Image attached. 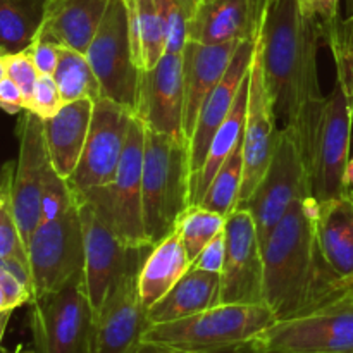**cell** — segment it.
Wrapping results in <instances>:
<instances>
[{
  "instance_id": "1",
  "label": "cell",
  "mask_w": 353,
  "mask_h": 353,
  "mask_svg": "<svg viewBox=\"0 0 353 353\" xmlns=\"http://www.w3.org/2000/svg\"><path fill=\"white\" fill-rule=\"evenodd\" d=\"M303 196L290 205L262 243L264 303L276 321L307 316L353 293L324 261Z\"/></svg>"
},
{
  "instance_id": "2",
  "label": "cell",
  "mask_w": 353,
  "mask_h": 353,
  "mask_svg": "<svg viewBox=\"0 0 353 353\" xmlns=\"http://www.w3.org/2000/svg\"><path fill=\"white\" fill-rule=\"evenodd\" d=\"M321 40V23L303 14L296 0H265L255 55L276 119L285 121V126L307 103L323 97L317 69Z\"/></svg>"
},
{
  "instance_id": "3",
  "label": "cell",
  "mask_w": 353,
  "mask_h": 353,
  "mask_svg": "<svg viewBox=\"0 0 353 353\" xmlns=\"http://www.w3.org/2000/svg\"><path fill=\"white\" fill-rule=\"evenodd\" d=\"M288 126L295 131L310 193L327 202L347 192L345 169L350 159L353 92L336 71L333 92L312 100Z\"/></svg>"
},
{
  "instance_id": "4",
  "label": "cell",
  "mask_w": 353,
  "mask_h": 353,
  "mask_svg": "<svg viewBox=\"0 0 353 353\" xmlns=\"http://www.w3.org/2000/svg\"><path fill=\"white\" fill-rule=\"evenodd\" d=\"M274 323V312L265 303H219L183 319L152 324L141 340L188 352L217 353L250 347Z\"/></svg>"
},
{
  "instance_id": "5",
  "label": "cell",
  "mask_w": 353,
  "mask_h": 353,
  "mask_svg": "<svg viewBox=\"0 0 353 353\" xmlns=\"http://www.w3.org/2000/svg\"><path fill=\"white\" fill-rule=\"evenodd\" d=\"M188 143L145 128L141 203L152 245L176 230L178 217L190 205Z\"/></svg>"
},
{
  "instance_id": "6",
  "label": "cell",
  "mask_w": 353,
  "mask_h": 353,
  "mask_svg": "<svg viewBox=\"0 0 353 353\" xmlns=\"http://www.w3.org/2000/svg\"><path fill=\"white\" fill-rule=\"evenodd\" d=\"M145 124L133 116L123 157L112 181L86 193H76L92 205L97 216L114 231L126 247H154L145 231L141 203Z\"/></svg>"
},
{
  "instance_id": "7",
  "label": "cell",
  "mask_w": 353,
  "mask_h": 353,
  "mask_svg": "<svg viewBox=\"0 0 353 353\" xmlns=\"http://www.w3.org/2000/svg\"><path fill=\"white\" fill-rule=\"evenodd\" d=\"M30 324L37 353H92L95 312L85 288V274L30 302Z\"/></svg>"
},
{
  "instance_id": "8",
  "label": "cell",
  "mask_w": 353,
  "mask_h": 353,
  "mask_svg": "<svg viewBox=\"0 0 353 353\" xmlns=\"http://www.w3.org/2000/svg\"><path fill=\"white\" fill-rule=\"evenodd\" d=\"M252 352L353 353V293L293 319L276 321L250 345Z\"/></svg>"
},
{
  "instance_id": "9",
  "label": "cell",
  "mask_w": 353,
  "mask_h": 353,
  "mask_svg": "<svg viewBox=\"0 0 353 353\" xmlns=\"http://www.w3.org/2000/svg\"><path fill=\"white\" fill-rule=\"evenodd\" d=\"M33 296L54 292L85 271L78 196L59 217L37 226L28 243ZM31 296V299H33Z\"/></svg>"
},
{
  "instance_id": "10",
  "label": "cell",
  "mask_w": 353,
  "mask_h": 353,
  "mask_svg": "<svg viewBox=\"0 0 353 353\" xmlns=\"http://www.w3.org/2000/svg\"><path fill=\"white\" fill-rule=\"evenodd\" d=\"M85 55L99 79L102 97L134 112L140 69L134 64L124 0H109L99 31Z\"/></svg>"
},
{
  "instance_id": "11",
  "label": "cell",
  "mask_w": 353,
  "mask_h": 353,
  "mask_svg": "<svg viewBox=\"0 0 353 353\" xmlns=\"http://www.w3.org/2000/svg\"><path fill=\"white\" fill-rule=\"evenodd\" d=\"M303 195H312L309 179L295 131L292 126H285L279 131L274 155L264 178L250 199L241 205V209H247L254 217L261 245L269 236L272 228L281 221L290 205Z\"/></svg>"
},
{
  "instance_id": "12",
  "label": "cell",
  "mask_w": 353,
  "mask_h": 353,
  "mask_svg": "<svg viewBox=\"0 0 353 353\" xmlns=\"http://www.w3.org/2000/svg\"><path fill=\"white\" fill-rule=\"evenodd\" d=\"M134 112L114 100L99 99L93 105L88 138L69 186L74 193H86L109 185L116 176Z\"/></svg>"
},
{
  "instance_id": "13",
  "label": "cell",
  "mask_w": 353,
  "mask_h": 353,
  "mask_svg": "<svg viewBox=\"0 0 353 353\" xmlns=\"http://www.w3.org/2000/svg\"><path fill=\"white\" fill-rule=\"evenodd\" d=\"M78 203L85 247V288L97 312L116 283L131 269L141 268L152 247H126L88 202L78 196Z\"/></svg>"
},
{
  "instance_id": "14",
  "label": "cell",
  "mask_w": 353,
  "mask_h": 353,
  "mask_svg": "<svg viewBox=\"0 0 353 353\" xmlns=\"http://www.w3.org/2000/svg\"><path fill=\"white\" fill-rule=\"evenodd\" d=\"M224 243L219 303H264L262 245L254 217L247 209L236 207L226 217Z\"/></svg>"
},
{
  "instance_id": "15",
  "label": "cell",
  "mask_w": 353,
  "mask_h": 353,
  "mask_svg": "<svg viewBox=\"0 0 353 353\" xmlns=\"http://www.w3.org/2000/svg\"><path fill=\"white\" fill-rule=\"evenodd\" d=\"M19 155L14 162L10 179V205L24 245L40 224V199L43 174L50 157L45 141L43 121L37 114L24 110L19 124Z\"/></svg>"
},
{
  "instance_id": "16",
  "label": "cell",
  "mask_w": 353,
  "mask_h": 353,
  "mask_svg": "<svg viewBox=\"0 0 353 353\" xmlns=\"http://www.w3.org/2000/svg\"><path fill=\"white\" fill-rule=\"evenodd\" d=\"M183 54H164L154 68L140 71L134 116L148 130L188 143L183 131Z\"/></svg>"
},
{
  "instance_id": "17",
  "label": "cell",
  "mask_w": 353,
  "mask_h": 353,
  "mask_svg": "<svg viewBox=\"0 0 353 353\" xmlns=\"http://www.w3.org/2000/svg\"><path fill=\"white\" fill-rule=\"evenodd\" d=\"M140 269L128 271L95 312L92 353H131L150 327L138 292Z\"/></svg>"
},
{
  "instance_id": "18",
  "label": "cell",
  "mask_w": 353,
  "mask_h": 353,
  "mask_svg": "<svg viewBox=\"0 0 353 353\" xmlns=\"http://www.w3.org/2000/svg\"><path fill=\"white\" fill-rule=\"evenodd\" d=\"M278 137L279 131L276 130L274 110L265 88L261 62L254 52L250 65V95L243 130V179L238 207L250 199L264 178L274 155Z\"/></svg>"
},
{
  "instance_id": "19",
  "label": "cell",
  "mask_w": 353,
  "mask_h": 353,
  "mask_svg": "<svg viewBox=\"0 0 353 353\" xmlns=\"http://www.w3.org/2000/svg\"><path fill=\"white\" fill-rule=\"evenodd\" d=\"M255 41H241L238 45L236 52L233 55L230 68L226 74L221 78V81L214 86L212 92L207 95L200 107L199 117H196L195 130H193L192 140H190V192L195 186L199 174L202 172L203 164H205L207 154H209L210 143L230 114L233 107L234 99L243 85L245 78L250 72L252 59H254Z\"/></svg>"
},
{
  "instance_id": "20",
  "label": "cell",
  "mask_w": 353,
  "mask_h": 353,
  "mask_svg": "<svg viewBox=\"0 0 353 353\" xmlns=\"http://www.w3.org/2000/svg\"><path fill=\"white\" fill-rule=\"evenodd\" d=\"M265 0H203L186 24L188 40L203 45L257 41Z\"/></svg>"
},
{
  "instance_id": "21",
  "label": "cell",
  "mask_w": 353,
  "mask_h": 353,
  "mask_svg": "<svg viewBox=\"0 0 353 353\" xmlns=\"http://www.w3.org/2000/svg\"><path fill=\"white\" fill-rule=\"evenodd\" d=\"M238 45L240 43L236 41L223 45H203L188 40L183 48V86H185L183 131L188 147L200 107L214 86L226 74Z\"/></svg>"
},
{
  "instance_id": "22",
  "label": "cell",
  "mask_w": 353,
  "mask_h": 353,
  "mask_svg": "<svg viewBox=\"0 0 353 353\" xmlns=\"http://www.w3.org/2000/svg\"><path fill=\"white\" fill-rule=\"evenodd\" d=\"M109 0H47L37 38L86 54Z\"/></svg>"
},
{
  "instance_id": "23",
  "label": "cell",
  "mask_w": 353,
  "mask_h": 353,
  "mask_svg": "<svg viewBox=\"0 0 353 353\" xmlns=\"http://www.w3.org/2000/svg\"><path fill=\"white\" fill-rule=\"evenodd\" d=\"M314 226L324 261L343 285L353 288V192L321 202Z\"/></svg>"
},
{
  "instance_id": "24",
  "label": "cell",
  "mask_w": 353,
  "mask_h": 353,
  "mask_svg": "<svg viewBox=\"0 0 353 353\" xmlns=\"http://www.w3.org/2000/svg\"><path fill=\"white\" fill-rule=\"evenodd\" d=\"M95 102L79 99L62 105L50 119L43 121L48 157L61 178L69 179L78 165L88 138Z\"/></svg>"
},
{
  "instance_id": "25",
  "label": "cell",
  "mask_w": 353,
  "mask_h": 353,
  "mask_svg": "<svg viewBox=\"0 0 353 353\" xmlns=\"http://www.w3.org/2000/svg\"><path fill=\"white\" fill-rule=\"evenodd\" d=\"M221 272L192 269L147 310L152 324L171 323L219 305Z\"/></svg>"
},
{
  "instance_id": "26",
  "label": "cell",
  "mask_w": 353,
  "mask_h": 353,
  "mask_svg": "<svg viewBox=\"0 0 353 353\" xmlns=\"http://www.w3.org/2000/svg\"><path fill=\"white\" fill-rule=\"evenodd\" d=\"M192 268L178 231L155 243L138 272V292L145 309L157 303Z\"/></svg>"
},
{
  "instance_id": "27",
  "label": "cell",
  "mask_w": 353,
  "mask_h": 353,
  "mask_svg": "<svg viewBox=\"0 0 353 353\" xmlns=\"http://www.w3.org/2000/svg\"><path fill=\"white\" fill-rule=\"evenodd\" d=\"M248 95H250V72L245 78L243 85H241L240 92H238L236 99H234L230 114H228L226 119L223 121L219 130L214 134L202 172L199 174L195 186L190 192V205H199L202 202L203 195H205L207 188H209L210 181L214 179L216 172L219 171V168L226 161L228 155L236 147L238 141L243 138L245 121H247L248 109Z\"/></svg>"
},
{
  "instance_id": "28",
  "label": "cell",
  "mask_w": 353,
  "mask_h": 353,
  "mask_svg": "<svg viewBox=\"0 0 353 353\" xmlns=\"http://www.w3.org/2000/svg\"><path fill=\"white\" fill-rule=\"evenodd\" d=\"M130 21L134 64L140 71L152 69L165 54V34L155 0H124Z\"/></svg>"
},
{
  "instance_id": "29",
  "label": "cell",
  "mask_w": 353,
  "mask_h": 353,
  "mask_svg": "<svg viewBox=\"0 0 353 353\" xmlns=\"http://www.w3.org/2000/svg\"><path fill=\"white\" fill-rule=\"evenodd\" d=\"M47 0H0V52H21L33 43Z\"/></svg>"
},
{
  "instance_id": "30",
  "label": "cell",
  "mask_w": 353,
  "mask_h": 353,
  "mask_svg": "<svg viewBox=\"0 0 353 353\" xmlns=\"http://www.w3.org/2000/svg\"><path fill=\"white\" fill-rule=\"evenodd\" d=\"M54 79L57 83L64 103L74 102L79 99H90L93 102L102 99L99 79H97L86 55L81 52L61 47Z\"/></svg>"
},
{
  "instance_id": "31",
  "label": "cell",
  "mask_w": 353,
  "mask_h": 353,
  "mask_svg": "<svg viewBox=\"0 0 353 353\" xmlns=\"http://www.w3.org/2000/svg\"><path fill=\"white\" fill-rule=\"evenodd\" d=\"M241 179H243V138L238 141L236 147L216 172L199 205L228 217L238 207Z\"/></svg>"
},
{
  "instance_id": "32",
  "label": "cell",
  "mask_w": 353,
  "mask_h": 353,
  "mask_svg": "<svg viewBox=\"0 0 353 353\" xmlns=\"http://www.w3.org/2000/svg\"><path fill=\"white\" fill-rule=\"evenodd\" d=\"M226 216L202 205H188L181 212L176 223V231L181 238L190 261H195L196 255L224 231Z\"/></svg>"
},
{
  "instance_id": "33",
  "label": "cell",
  "mask_w": 353,
  "mask_h": 353,
  "mask_svg": "<svg viewBox=\"0 0 353 353\" xmlns=\"http://www.w3.org/2000/svg\"><path fill=\"white\" fill-rule=\"evenodd\" d=\"M326 45L333 52L336 71L347 79L353 92V14L347 19H338L323 31Z\"/></svg>"
},
{
  "instance_id": "34",
  "label": "cell",
  "mask_w": 353,
  "mask_h": 353,
  "mask_svg": "<svg viewBox=\"0 0 353 353\" xmlns=\"http://www.w3.org/2000/svg\"><path fill=\"white\" fill-rule=\"evenodd\" d=\"M72 200H74V192L69 186L68 179L61 178L52 162H48L43 174V185H41L40 223L61 216L71 205Z\"/></svg>"
},
{
  "instance_id": "35",
  "label": "cell",
  "mask_w": 353,
  "mask_h": 353,
  "mask_svg": "<svg viewBox=\"0 0 353 353\" xmlns=\"http://www.w3.org/2000/svg\"><path fill=\"white\" fill-rule=\"evenodd\" d=\"M155 2L161 10L162 24H164L165 54H183V48L188 41V33H186L188 17L176 0H155Z\"/></svg>"
},
{
  "instance_id": "36",
  "label": "cell",
  "mask_w": 353,
  "mask_h": 353,
  "mask_svg": "<svg viewBox=\"0 0 353 353\" xmlns=\"http://www.w3.org/2000/svg\"><path fill=\"white\" fill-rule=\"evenodd\" d=\"M3 64H6V76L12 79L19 86L21 93L24 97V110L28 109L33 97L34 85L38 81V71L34 68L33 57H31L30 47L21 52L12 54H3Z\"/></svg>"
},
{
  "instance_id": "37",
  "label": "cell",
  "mask_w": 353,
  "mask_h": 353,
  "mask_svg": "<svg viewBox=\"0 0 353 353\" xmlns=\"http://www.w3.org/2000/svg\"><path fill=\"white\" fill-rule=\"evenodd\" d=\"M62 105H64V102H62L61 92H59L54 76H38L33 97H31V102L26 110L37 114L41 121H47L54 117L62 109Z\"/></svg>"
},
{
  "instance_id": "38",
  "label": "cell",
  "mask_w": 353,
  "mask_h": 353,
  "mask_svg": "<svg viewBox=\"0 0 353 353\" xmlns=\"http://www.w3.org/2000/svg\"><path fill=\"white\" fill-rule=\"evenodd\" d=\"M30 52L38 74L54 76L55 68L59 64V55H61V45L37 38L30 45Z\"/></svg>"
},
{
  "instance_id": "39",
  "label": "cell",
  "mask_w": 353,
  "mask_h": 353,
  "mask_svg": "<svg viewBox=\"0 0 353 353\" xmlns=\"http://www.w3.org/2000/svg\"><path fill=\"white\" fill-rule=\"evenodd\" d=\"M224 255H226V243H224V231L217 234L192 262V269L207 272H221L224 265Z\"/></svg>"
},
{
  "instance_id": "40",
  "label": "cell",
  "mask_w": 353,
  "mask_h": 353,
  "mask_svg": "<svg viewBox=\"0 0 353 353\" xmlns=\"http://www.w3.org/2000/svg\"><path fill=\"white\" fill-rule=\"evenodd\" d=\"M303 14L321 23L323 31L340 19V0H296Z\"/></svg>"
},
{
  "instance_id": "41",
  "label": "cell",
  "mask_w": 353,
  "mask_h": 353,
  "mask_svg": "<svg viewBox=\"0 0 353 353\" xmlns=\"http://www.w3.org/2000/svg\"><path fill=\"white\" fill-rule=\"evenodd\" d=\"M0 288H2L3 295H6L7 305L9 309H17V307L24 305V303L31 302V292L30 288L23 285L6 265L0 264Z\"/></svg>"
},
{
  "instance_id": "42",
  "label": "cell",
  "mask_w": 353,
  "mask_h": 353,
  "mask_svg": "<svg viewBox=\"0 0 353 353\" xmlns=\"http://www.w3.org/2000/svg\"><path fill=\"white\" fill-rule=\"evenodd\" d=\"M0 109L9 114H17L24 110V97L19 86L10 78H3L0 81Z\"/></svg>"
},
{
  "instance_id": "43",
  "label": "cell",
  "mask_w": 353,
  "mask_h": 353,
  "mask_svg": "<svg viewBox=\"0 0 353 353\" xmlns=\"http://www.w3.org/2000/svg\"><path fill=\"white\" fill-rule=\"evenodd\" d=\"M131 353H196V352L181 350V348L169 347V345H162V343H155V341L141 340L140 343H138V347L134 348V350Z\"/></svg>"
},
{
  "instance_id": "44",
  "label": "cell",
  "mask_w": 353,
  "mask_h": 353,
  "mask_svg": "<svg viewBox=\"0 0 353 353\" xmlns=\"http://www.w3.org/2000/svg\"><path fill=\"white\" fill-rule=\"evenodd\" d=\"M176 2L179 3V7L183 9V12H185L186 17L190 19V17L196 12V9L202 6L203 0H176Z\"/></svg>"
},
{
  "instance_id": "45",
  "label": "cell",
  "mask_w": 353,
  "mask_h": 353,
  "mask_svg": "<svg viewBox=\"0 0 353 353\" xmlns=\"http://www.w3.org/2000/svg\"><path fill=\"white\" fill-rule=\"evenodd\" d=\"M345 186H347V190L353 192V152L350 154V159H348L347 169H345Z\"/></svg>"
},
{
  "instance_id": "46",
  "label": "cell",
  "mask_w": 353,
  "mask_h": 353,
  "mask_svg": "<svg viewBox=\"0 0 353 353\" xmlns=\"http://www.w3.org/2000/svg\"><path fill=\"white\" fill-rule=\"evenodd\" d=\"M10 314H12V310L10 309L0 310V343H2V338H3V333H6L7 324H9Z\"/></svg>"
},
{
  "instance_id": "47",
  "label": "cell",
  "mask_w": 353,
  "mask_h": 353,
  "mask_svg": "<svg viewBox=\"0 0 353 353\" xmlns=\"http://www.w3.org/2000/svg\"><path fill=\"white\" fill-rule=\"evenodd\" d=\"M6 78V64H3V52H0V81Z\"/></svg>"
},
{
  "instance_id": "48",
  "label": "cell",
  "mask_w": 353,
  "mask_h": 353,
  "mask_svg": "<svg viewBox=\"0 0 353 353\" xmlns=\"http://www.w3.org/2000/svg\"><path fill=\"white\" fill-rule=\"evenodd\" d=\"M14 353H37V352H26V350H17V352H14Z\"/></svg>"
},
{
  "instance_id": "49",
  "label": "cell",
  "mask_w": 353,
  "mask_h": 353,
  "mask_svg": "<svg viewBox=\"0 0 353 353\" xmlns=\"http://www.w3.org/2000/svg\"><path fill=\"white\" fill-rule=\"evenodd\" d=\"M252 353H283V352H252Z\"/></svg>"
},
{
  "instance_id": "50",
  "label": "cell",
  "mask_w": 353,
  "mask_h": 353,
  "mask_svg": "<svg viewBox=\"0 0 353 353\" xmlns=\"http://www.w3.org/2000/svg\"><path fill=\"white\" fill-rule=\"evenodd\" d=\"M2 199H3V192H2V188H0V202H2Z\"/></svg>"
},
{
  "instance_id": "51",
  "label": "cell",
  "mask_w": 353,
  "mask_h": 353,
  "mask_svg": "<svg viewBox=\"0 0 353 353\" xmlns=\"http://www.w3.org/2000/svg\"><path fill=\"white\" fill-rule=\"evenodd\" d=\"M352 7H353V3H352ZM352 14H353V12H352Z\"/></svg>"
}]
</instances>
